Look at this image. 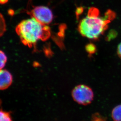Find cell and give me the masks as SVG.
<instances>
[{
  "label": "cell",
  "instance_id": "cell-13",
  "mask_svg": "<svg viewBox=\"0 0 121 121\" xmlns=\"http://www.w3.org/2000/svg\"><path fill=\"white\" fill-rule=\"evenodd\" d=\"M117 53L119 58L121 59V42L118 46L117 49Z\"/></svg>",
  "mask_w": 121,
  "mask_h": 121
},
{
  "label": "cell",
  "instance_id": "cell-8",
  "mask_svg": "<svg viewBox=\"0 0 121 121\" xmlns=\"http://www.w3.org/2000/svg\"><path fill=\"white\" fill-rule=\"evenodd\" d=\"M0 121H12L9 112L1 110L0 112Z\"/></svg>",
  "mask_w": 121,
  "mask_h": 121
},
{
  "label": "cell",
  "instance_id": "cell-11",
  "mask_svg": "<svg viewBox=\"0 0 121 121\" xmlns=\"http://www.w3.org/2000/svg\"><path fill=\"white\" fill-rule=\"evenodd\" d=\"M117 33L116 31H110L107 37V40H111V39H114L117 36Z\"/></svg>",
  "mask_w": 121,
  "mask_h": 121
},
{
  "label": "cell",
  "instance_id": "cell-9",
  "mask_svg": "<svg viewBox=\"0 0 121 121\" xmlns=\"http://www.w3.org/2000/svg\"><path fill=\"white\" fill-rule=\"evenodd\" d=\"M107 119L106 117L98 112L94 113L91 117V121H107Z\"/></svg>",
  "mask_w": 121,
  "mask_h": 121
},
{
  "label": "cell",
  "instance_id": "cell-2",
  "mask_svg": "<svg viewBox=\"0 0 121 121\" xmlns=\"http://www.w3.org/2000/svg\"><path fill=\"white\" fill-rule=\"evenodd\" d=\"M16 31L22 43L30 48L35 46L39 40H46L51 35L50 28L33 17L22 21L16 27Z\"/></svg>",
  "mask_w": 121,
  "mask_h": 121
},
{
  "label": "cell",
  "instance_id": "cell-5",
  "mask_svg": "<svg viewBox=\"0 0 121 121\" xmlns=\"http://www.w3.org/2000/svg\"><path fill=\"white\" fill-rule=\"evenodd\" d=\"M13 82V77L11 73L7 70L0 69V89L1 90L7 89Z\"/></svg>",
  "mask_w": 121,
  "mask_h": 121
},
{
  "label": "cell",
  "instance_id": "cell-3",
  "mask_svg": "<svg viewBox=\"0 0 121 121\" xmlns=\"http://www.w3.org/2000/svg\"><path fill=\"white\" fill-rule=\"evenodd\" d=\"M72 96L74 100L78 104L88 105L94 99V93L91 88L88 86L79 85L72 91Z\"/></svg>",
  "mask_w": 121,
  "mask_h": 121
},
{
  "label": "cell",
  "instance_id": "cell-7",
  "mask_svg": "<svg viewBox=\"0 0 121 121\" xmlns=\"http://www.w3.org/2000/svg\"><path fill=\"white\" fill-rule=\"evenodd\" d=\"M86 50L87 53L90 55L95 54L97 51L96 46L93 43H89L86 46Z\"/></svg>",
  "mask_w": 121,
  "mask_h": 121
},
{
  "label": "cell",
  "instance_id": "cell-1",
  "mask_svg": "<svg viewBox=\"0 0 121 121\" xmlns=\"http://www.w3.org/2000/svg\"><path fill=\"white\" fill-rule=\"evenodd\" d=\"M97 8H92L87 15L80 22L78 31L83 37L89 39H98L108 27V23L115 18V13L110 10L105 13L104 17H99Z\"/></svg>",
  "mask_w": 121,
  "mask_h": 121
},
{
  "label": "cell",
  "instance_id": "cell-10",
  "mask_svg": "<svg viewBox=\"0 0 121 121\" xmlns=\"http://www.w3.org/2000/svg\"><path fill=\"white\" fill-rule=\"evenodd\" d=\"M0 68L2 69L6 65L7 62V58L6 55L4 52L2 51L0 52Z\"/></svg>",
  "mask_w": 121,
  "mask_h": 121
},
{
  "label": "cell",
  "instance_id": "cell-12",
  "mask_svg": "<svg viewBox=\"0 0 121 121\" xmlns=\"http://www.w3.org/2000/svg\"><path fill=\"white\" fill-rule=\"evenodd\" d=\"M83 9L82 7H79L77 9L76 12V13L77 18L79 17V16L83 13Z\"/></svg>",
  "mask_w": 121,
  "mask_h": 121
},
{
  "label": "cell",
  "instance_id": "cell-6",
  "mask_svg": "<svg viewBox=\"0 0 121 121\" xmlns=\"http://www.w3.org/2000/svg\"><path fill=\"white\" fill-rule=\"evenodd\" d=\"M111 117L114 121H121V104L113 108L111 112Z\"/></svg>",
  "mask_w": 121,
  "mask_h": 121
},
{
  "label": "cell",
  "instance_id": "cell-14",
  "mask_svg": "<svg viewBox=\"0 0 121 121\" xmlns=\"http://www.w3.org/2000/svg\"><path fill=\"white\" fill-rule=\"evenodd\" d=\"M8 1V0H0V2L1 4H4Z\"/></svg>",
  "mask_w": 121,
  "mask_h": 121
},
{
  "label": "cell",
  "instance_id": "cell-4",
  "mask_svg": "<svg viewBox=\"0 0 121 121\" xmlns=\"http://www.w3.org/2000/svg\"><path fill=\"white\" fill-rule=\"evenodd\" d=\"M29 13L43 25H48L53 21V14L52 11L46 6L35 7Z\"/></svg>",
  "mask_w": 121,
  "mask_h": 121
}]
</instances>
